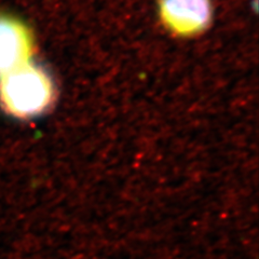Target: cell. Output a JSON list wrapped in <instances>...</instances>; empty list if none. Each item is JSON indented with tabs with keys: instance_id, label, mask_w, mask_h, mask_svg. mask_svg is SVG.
Here are the masks:
<instances>
[{
	"instance_id": "7a4b0ae2",
	"label": "cell",
	"mask_w": 259,
	"mask_h": 259,
	"mask_svg": "<svg viewBox=\"0 0 259 259\" xmlns=\"http://www.w3.org/2000/svg\"><path fill=\"white\" fill-rule=\"evenodd\" d=\"M158 12L164 27L180 37L202 34L212 22L210 0H159Z\"/></svg>"
},
{
	"instance_id": "6da1fadb",
	"label": "cell",
	"mask_w": 259,
	"mask_h": 259,
	"mask_svg": "<svg viewBox=\"0 0 259 259\" xmlns=\"http://www.w3.org/2000/svg\"><path fill=\"white\" fill-rule=\"evenodd\" d=\"M54 95L51 77L31 62L0 76V105L15 118L41 115L51 107Z\"/></svg>"
},
{
	"instance_id": "3957f363",
	"label": "cell",
	"mask_w": 259,
	"mask_h": 259,
	"mask_svg": "<svg viewBox=\"0 0 259 259\" xmlns=\"http://www.w3.org/2000/svg\"><path fill=\"white\" fill-rule=\"evenodd\" d=\"M35 41L22 21L0 14V76L31 62Z\"/></svg>"
}]
</instances>
